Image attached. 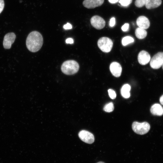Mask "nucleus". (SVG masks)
Here are the masks:
<instances>
[{
  "label": "nucleus",
  "instance_id": "obj_1",
  "mask_svg": "<svg viewBox=\"0 0 163 163\" xmlns=\"http://www.w3.org/2000/svg\"><path fill=\"white\" fill-rule=\"evenodd\" d=\"M43 43L41 34L37 31H33L28 35L26 45L28 49L32 52H36L41 48Z\"/></svg>",
  "mask_w": 163,
  "mask_h": 163
},
{
  "label": "nucleus",
  "instance_id": "obj_2",
  "mask_svg": "<svg viewBox=\"0 0 163 163\" xmlns=\"http://www.w3.org/2000/svg\"><path fill=\"white\" fill-rule=\"evenodd\" d=\"M79 68L78 64L74 60H68L64 62L61 67L62 72L67 75H72L76 73Z\"/></svg>",
  "mask_w": 163,
  "mask_h": 163
},
{
  "label": "nucleus",
  "instance_id": "obj_3",
  "mask_svg": "<svg viewBox=\"0 0 163 163\" xmlns=\"http://www.w3.org/2000/svg\"><path fill=\"white\" fill-rule=\"evenodd\" d=\"M149 124L146 122L139 123L134 122L132 125L133 130L136 133L139 135H144L147 133L150 129Z\"/></svg>",
  "mask_w": 163,
  "mask_h": 163
},
{
  "label": "nucleus",
  "instance_id": "obj_4",
  "mask_svg": "<svg viewBox=\"0 0 163 163\" xmlns=\"http://www.w3.org/2000/svg\"><path fill=\"white\" fill-rule=\"evenodd\" d=\"M99 48L103 52L108 53L111 50L113 46V42L110 38L103 37L100 38L97 42Z\"/></svg>",
  "mask_w": 163,
  "mask_h": 163
},
{
  "label": "nucleus",
  "instance_id": "obj_5",
  "mask_svg": "<svg viewBox=\"0 0 163 163\" xmlns=\"http://www.w3.org/2000/svg\"><path fill=\"white\" fill-rule=\"evenodd\" d=\"M150 66L153 69H157L163 63V52H159L155 55L150 60Z\"/></svg>",
  "mask_w": 163,
  "mask_h": 163
},
{
  "label": "nucleus",
  "instance_id": "obj_6",
  "mask_svg": "<svg viewBox=\"0 0 163 163\" xmlns=\"http://www.w3.org/2000/svg\"><path fill=\"white\" fill-rule=\"evenodd\" d=\"M80 139L86 143L91 144L94 141V136L91 133L85 130L81 131L78 133Z\"/></svg>",
  "mask_w": 163,
  "mask_h": 163
},
{
  "label": "nucleus",
  "instance_id": "obj_7",
  "mask_svg": "<svg viewBox=\"0 0 163 163\" xmlns=\"http://www.w3.org/2000/svg\"><path fill=\"white\" fill-rule=\"evenodd\" d=\"M91 25L96 29L100 30L102 29L105 26V22L101 17L95 15L93 16L91 19Z\"/></svg>",
  "mask_w": 163,
  "mask_h": 163
},
{
  "label": "nucleus",
  "instance_id": "obj_8",
  "mask_svg": "<svg viewBox=\"0 0 163 163\" xmlns=\"http://www.w3.org/2000/svg\"><path fill=\"white\" fill-rule=\"evenodd\" d=\"M16 38V35L13 32H10L7 34L5 36L3 45L5 49H9L12 44L14 43Z\"/></svg>",
  "mask_w": 163,
  "mask_h": 163
},
{
  "label": "nucleus",
  "instance_id": "obj_9",
  "mask_svg": "<svg viewBox=\"0 0 163 163\" xmlns=\"http://www.w3.org/2000/svg\"><path fill=\"white\" fill-rule=\"evenodd\" d=\"M110 69L112 74L116 77H119L121 75L122 68L121 65L117 62H112L110 66Z\"/></svg>",
  "mask_w": 163,
  "mask_h": 163
},
{
  "label": "nucleus",
  "instance_id": "obj_10",
  "mask_svg": "<svg viewBox=\"0 0 163 163\" xmlns=\"http://www.w3.org/2000/svg\"><path fill=\"white\" fill-rule=\"evenodd\" d=\"M151 57L149 54L145 50L140 51L138 56L139 62L141 65H144L148 63L150 60Z\"/></svg>",
  "mask_w": 163,
  "mask_h": 163
},
{
  "label": "nucleus",
  "instance_id": "obj_11",
  "mask_svg": "<svg viewBox=\"0 0 163 163\" xmlns=\"http://www.w3.org/2000/svg\"><path fill=\"white\" fill-rule=\"evenodd\" d=\"M104 2V0H84L83 5L88 8H93L101 6Z\"/></svg>",
  "mask_w": 163,
  "mask_h": 163
},
{
  "label": "nucleus",
  "instance_id": "obj_12",
  "mask_svg": "<svg viewBox=\"0 0 163 163\" xmlns=\"http://www.w3.org/2000/svg\"><path fill=\"white\" fill-rule=\"evenodd\" d=\"M136 24L139 27L145 29L149 27L150 23L147 18L145 16H142L137 18Z\"/></svg>",
  "mask_w": 163,
  "mask_h": 163
},
{
  "label": "nucleus",
  "instance_id": "obj_13",
  "mask_svg": "<svg viewBox=\"0 0 163 163\" xmlns=\"http://www.w3.org/2000/svg\"><path fill=\"white\" fill-rule=\"evenodd\" d=\"M150 112L153 115L161 116L163 114V107L159 104H155L151 107Z\"/></svg>",
  "mask_w": 163,
  "mask_h": 163
},
{
  "label": "nucleus",
  "instance_id": "obj_14",
  "mask_svg": "<svg viewBox=\"0 0 163 163\" xmlns=\"http://www.w3.org/2000/svg\"><path fill=\"white\" fill-rule=\"evenodd\" d=\"M131 87L128 84L124 85L121 89V93L122 96L124 98H127L130 96L129 91Z\"/></svg>",
  "mask_w": 163,
  "mask_h": 163
},
{
  "label": "nucleus",
  "instance_id": "obj_15",
  "mask_svg": "<svg viewBox=\"0 0 163 163\" xmlns=\"http://www.w3.org/2000/svg\"><path fill=\"white\" fill-rule=\"evenodd\" d=\"M161 3V0H149L145 6L147 8L151 9L158 7Z\"/></svg>",
  "mask_w": 163,
  "mask_h": 163
},
{
  "label": "nucleus",
  "instance_id": "obj_16",
  "mask_svg": "<svg viewBox=\"0 0 163 163\" xmlns=\"http://www.w3.org/2000/svg\"><path fill=\"white\" fill-rule=\"evenodd\" d=\"M135 34L138 38L142 39L145 37L147 35V32L145 29L139 27L136 29Z\"/></svg>",
  "mask_w": 163,
  "mask_h": 163
},
{
  "label": "nucleus",
  "instance_id": "obj_17",
  "mask_svg": "<svg viewBox=\"0 0 163 163\" xmlns=\"http://www.w3.org/2000/svg\"><path fill=\"white\" fill-rule=\"evenodd\" d=\"M114 107L113 103L110 102L106 104L103 108V110L107 112H110L114 110Z\"/></svg>",
  "mask_w": 163,
  "mask_h": 163
},
{
  "label": "nucleus",
  "instance_id": "obj_18",
  "mask_svg": "<svg viewBox=\"0 0 163 163\" xmlns=\"http://www.w3.org/2000/svg\"><path fill=\"white\" fill-rule=\"evenodd\" d=\"M133 42V39L132 37L129 36H126L123 37L122 41V45L124 46Z\"/></svg>",
  "mask_w": 163,
  "mask_h": 163
},
{
  "label": "nucleus",
  "instance_id": "obj_19",
  "mask_svg": "<svg viewBox=\"0 0 163 163\" xmlns=\"http://www.w3.org/2000/svg\"><path fill=\"white\" fill-rule=\"evenodd\" d=\"M149 0H136L135 4L138 7L141 8L145 5Z\"/></svg>",
  "mask_w": 163,
  "mask_h": 163
},
{
  "label": "nucleus",
  "instance_id": "obj_20",
  "mask_svg": "<svg viewBox=\"0 0 163 163\" xmlns=\"http://www.w3.org/2000/svg\"><path fill=\"white\" fill-rule=\"evenodd\" d=\"M132 0H120L119 3L123 6H127L132 2Z\"/></svg>",
  "mask_w": 163,
  "mask_h": 163
},
{
  "label": "nucleus",
  "instance_id": "obj_21",
  "mask_svg": "<svg viewBox=\"0 0 163 163\" xmlns=\"http://www.w3.org/2000/svg\"><path fill=\"white\" fill-rule=\"evenodd\" d=\"M109 95L111 98L114 99L116 98V94L115 92L112 89H109L108 90Z\"/></svg>",
  "mask_w": 163,
  "mask_h": 163
},
{
  "label": "nucleus",
  "instance_id": "obj_22",
  "mask_svg": "<svg viewBox=\"0 0 163 163\" xmlns=\"http://www.w3.org/2000/svg\"><path fill=\"white\" fill-rule=\"evenodd\" d=\"M129 24L128 23L124 24L122 27L121 29L123 31H127L129 29Z\"/></svg>",
  "mask_w": 163,
  "mask_h": 163
},
{
  "label": "nucleus",
  "instance_id": "obj_23",
  "mask_svg": "<svg viewBox=\"0 0 163 163\" xmlns=\"http://www.w3.org/2000/svg\"><path fill=\"white\" fill-rule=\"evenodd\" d=\"M63 27L65 30L71 29L72 28V26L70 24L67 23L63 26Z\"/></svg>",
  "mask_w": 163,
  "mask_h": 163
},
{
  "label": "nucleus",
  "instance_id": "obj_24",
  "mask_svg": "<svg viewBox=\"0 0 163 163\" xmlns=\"http://www.w3.org/2000/svg\"><path fill=\"white\" fill-rule=\"evenodd\" d=\"M5 5L3 0H0V14L2 12L4 9Z\"/></svg>",
  "mask_w": 163,
  "mask_h": 163
},
{
  "label": "nucleus",
  "instance_id": "obj_25",
  "mask_svg": "<svg viewBox=\"0 0 163 163\" xmlns=\"http://www.w3.org/2000/svg\"><path fill=\"white\" fill-rule=\"evenodd\" d=\"M115 24V19L114 17H113L110 19L109 25L110 27H112L114 26Z\"/></svg>",
  "mask_w": 163,
  "mask_h": 163
},
{
  "label": "nucleus",
  "instance_id": "obj_26",
  "mask_svg": "<svg viewBox=\"0 0 163 163\" xmlns=\"http://www.w3.org/2000/svg\"><path fill=\"white\" fill-rule=\"evenodd\" d=\"M66 43H67L72 44L74 42L73 39L72 38H68L66 40Z\"/></svg>",
  "mask_w": 163,
  "mask_h": 163
},
{
  "label": "nucleus",
  "instance_id": "obj_27",
  "mask_svg": "<svg viewBox=\"0 0 163 163\" xmlns=\"http://www.w3.org/2000/svg\"><path fill=\"white\" fill-rule=\"evenodd\" d=\"M108 1L111 3L114 4L117 2L118 0H108Z\"/></svg>",
  "mask_w": 163,
  "mask_h": 163
},
{
  "label": "nucleus",
  "instance_id": "obj_28",
  "mask_svg": "<svg viewBox=\"0 0 163 163\" xmlns=\"http://www.w3.org/2000/svg\"><path fill=\"white\" fill-rule=\"evenodd\" d=\"M159 101L161 104L163 105V95L160 97Z\"/></svg>",
  "mask_w": 163,
  "mask_h": 163
},
{
  "label": "nucleus",
  "instance_id": "obj_29",
  "mask_svg": "<svg viewBox=\"0 0 163 163\" xmlns=\"http://www.w3.org/2000/svg\"><path fill=\"white\" fill-rule=\"evenodd\" d=\"M97 163H105L102 161H99Z\"/></svg>",
  "mask_w": 163,
  "mask_h": 163
},
{
  "label": "nucleus",
  "instance_id": "obj_30",
  "mask_svg": "<svg viewBox=\"0 0 163 163\" xmlns=\"http://www.w3.org/2000/svg\"><path fill=\"white\" fill-rule=\"evenodd\" d=\"M162 68H163V64H162Z\"/></svg>",
  "mask_w": 163,
  "mask_h": 163
}]
</instances>
